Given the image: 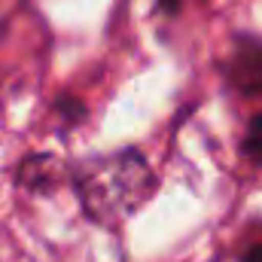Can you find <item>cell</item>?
<instances>
[{"label": "cell", "instance_id": "6da1fadb", "mask_svg": "<svg viewBox=\"0 0 262 262\" xmlns=\"http://www.w3.org/2000/svg\"><path fill=\"white\" fill-rule=\"evenodd\" d=\"M76 189L85 213L98 223H110L134 213L156 189V177L137 149H119L79 168Z\"/></svg>", "mask_w": 262, "mask_h": 262}, {"label": "cell", "instance_id": "7a4b0ae2", "mask_svg": "<svg viewBox=\"0 0 262 262\" xmlns=\"http://www.w3.org/2000/svg\"><path fill=\"white\" fill-rule=\"evenodd\" d=\"M226 79L241 95H262V40L235 37L232 58L226 64Z\"/></svg>", "mask_w": 262, "mask_h": 262}, {"label": "cell", "instance_id": "8992f818", "mask_svg": "<svg viewBox=\"0 0 262 262\" xmlns=\"http://www.w3.org/2000/svg\"><path fill=\"white\" fill-rule=\"evenodd\" d=\"M241 262H262V241L259 244H250V247L241 253Z\"/></svg>", "mask_w": 262, "mask_h": 262}, {"label": "cell", "instance_id": "3957f363", "mask_svg": "<svg viewBox=\"0 0 262 262\" xmlns=\"http://www.w3.org/2000/svg\"><path fill=\"white\" fill-rule=\"evenodd\" d=\"M241 156L253 165L262 168V113H256L250 122H247V131H244V140H241Z\"/></svg>", "mask_w": 262, "mask_h": 262}, {"label": "cell", "instance_id": "5b68a950", "mask_svg": "<svg viewBox=\"0 0 262 262\" xmlns=\"http://www.w3.org/2000/svg\"><path fill=\"white\" fill-rule=\"evenodd\" d=\"M156 9H159L165 18H174V15H180L183 0H156Z\"/></svg>", "mask_w": 262, "mask_h": 262}, {"label": "cell", "instance_id": "277c9868", "mask_svg": "<svg viewBox=\"0 0 262 262\" xmlns=\"http://www.w3.org/2000/svg\"><path fill=\"white\" fill-rule=\"evenodd\" d=\"M55 113H58V119H61L64 128H73V125L85 122V116H89L85 104H82L79 98H73V95H58V101H55Z\"/></svg>", "mask_w": 262, "mask_h": 262}]
</instances>
